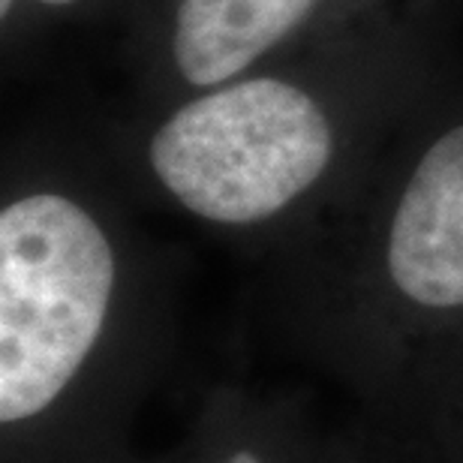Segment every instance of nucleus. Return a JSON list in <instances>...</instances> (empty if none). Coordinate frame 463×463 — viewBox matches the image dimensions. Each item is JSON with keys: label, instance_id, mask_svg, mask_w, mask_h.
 I'll return each mask as SVG.
<instances>
[{"label": "nucleus", "instance_id": "obj_1", "mask_svg": "<svg viewBox=\"0 0 463 463\" xmlns=\"http://www.w3.org/2000/svg\"><path fill=\"white\" fill-rule=\"evenodd\" d=\"M169 280L99 136L40 129L4 154L0 458L129 463L124 424L160 367Z\"/></svg>", "mask_w": 463, "mask_h": 463}, {"label": "nucleus", "instance_id": "obj_2", "mask_svg": "<svg viewBox=\"0 0 463 463\" xmlns=\"http://www.w3.org/2000/svg\"><path fill=\"white\" fill-rule=\"evenodd\" d=\"M277 317L307 361L424 442L463 397V61L352 187L274 253Z\"/></svg>", "mask_w": 463, "mask_h": 463}, {"label": "nucleus", "instance_id": "obj_3", "mask_svg": "<svg viewBox=\"0 0 463 463\" xmlns=\"http://www.w3.org/2000/svg\"><path fill=\"white\" fill-rule=\"evenodd\" d=\"M449 24L451 13L415 18L136 109L99 145L133 196L274 256L458 58Z\"/></svg>", "mask_w": 463, "mask_h": 463}, {"label": "nucleus", "instance_id": "obj_4", "mask_svg": "<svg viewBox=\"0 0 463 463\" xmlns=\"http://www.w3.org/2000/svg\"><path fill=\"white\" fill-rule=\"evenodd\" d=\"M455 0H124L120 52L136 109H156L229 79L349 43Z\"/></svg>", "mask_w": 463, "mask_h": 463}, {"label": "nucleus", "instance_id": "obj_5", "mask_svg": "<svg viewBox=\"0 0 463 463\" xmlns=\"http://www.w3.org/2000/svg\"><path fill=\"white\" fill-rule=\"evenodd\" d=\"M340 455H317L289 412L241 394L208 403L193 439L169 463H337Z\"/></svg>", "mask_w": 463, "mask_h": 463}, {"label": "nucleus", "instance_id": "obj_6", "mask_svg": "<svg viewBox=\"0 0 463 463\" xmlns=\"http://www.w3.org/2000/svg\"><path fill=\"white\" fill-rule=\"evenodd\" d=\"M120 9L124 0H0L4 45L13 52L43 33L118 22Z\"/></svg>", "mask_w": 463, "mask_h": 463}, {"label": "nucleus", "instance_id": "obj_7", "mask_svg": "<svg viewBox=\"0 0 463 463\" xmlns=\"http://www.w3.org/2000/svg\"><path fill=\"white\" fill-rule=\"evenodd\" d=\"M419 446L430 451L439 463H463V397L455 403V410L437 424V430Z\"/></svg>", "mask_w": 463, "mask_h": 463}, {"label": "nucleus", "instance_id": "obj_8", "mask_svg": "<svg viewBox=\"0 0 463 463\" xmlns=\"http://www.w3.org/2000/svg\"><path fill=\"white\" fill-rule=\"evenodd\" d=\"M421 449V446H419ZM370 455H349V458H344V455H340V460L337 463H373V460H367ZM376 463H397V460H376ZM403 463V460H401ZM421 463H439L437 458H433L430 455V451H424L421 449Z\"/></svg>", "mask_w": 463, "mask_h": 463}]
</instances>
